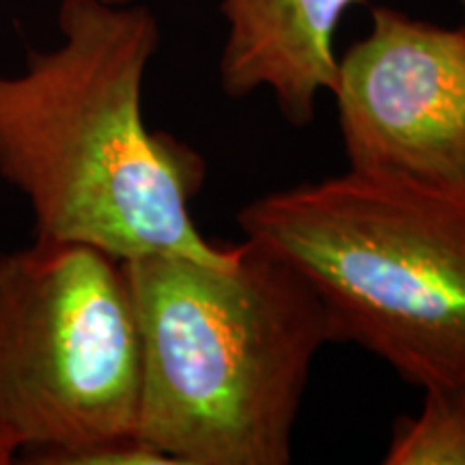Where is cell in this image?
<instances>
[{
	"instance_id": "cell-5",
	"label": "cell",
	"mask_w": 465,
	"mask_h": 465,
	"mask_svg": "<svg viewBox=\"0 0 465 465\" xmlns=\"http://www.w3.org/2000/svg\"><path fill=\"white\" fill-rule=\"evenodd\" d=\"M332 95L349 168L465 188V26L373 7Z\"/></svg>"
},
{
	"instance_id": "cell-8",
	"label": "cell",
	"mask_w": 465,
	"mask_h": 465,
	"mask_svg": "<svg viewBox=\"0 0 465 465\" xmlns=\"http://www.w3.org/2000/svg\"><path fill=\"white\" fill-rule=\"evenodd\" d=\"M17 457V452L11 449L9 444H5V441H0V465H9L14 463Z\"/></svg>"
},
{
	"instance_id": "cell-3",
	"label": "cell",
	"mask_w": 465,
	"mask_h": 465,
	"mask_svg": "<svg viewBox=\"0 0 465 465\" xmlns=\"http://www.w3.org/2000/svg\"><path fill=\"white\" fill-rule=\"evenodd\" d=\"M237 223L311 284L336 341L422 391L465 388V188L349 168L259 196Z\"/></svg>"
},
{
	"instance_id": "cell-2",
	"label": "cell",
	"mask_w": 465,
	"mask_h": 465,
	"mask_svg": "<svg viewBox=\"0 0 465 465\" xmlns=\"http://www.w3.org/2000/svg\"><path fill=\"white\" fill-rule=\"evenodd\" d=\"M143 347L136 438L173 465H287L317 353L336 341L323 302L263 243L229 261H125Z\"/></svg>"
},
{
	"instance_id": "cell-1",
	"label": "cell",
	"mask_w": 465,
	"mask_h": 465,
	"mask_svg": "<svg viewBox=\"0 0 465 465\" xmlns=\"http://www.w3.org/2000/svg\"><path fill=\"white\" fill-rule=\"evenodd\" d=\"M61 44L0 74V177L25 196L35 240L84 243L121 261L177 254L223 263L190 203L205 160L144 124V74L160 25L143 5L61 0Z\"/></svg>"
},
{
	"instance_id": "cell-6",
	"label": "cell",
	"mask_w": 465,
	"mask_h": 465,
	"mask_svg": "<svg viewBox=\"0 0 465 465\" xmlns=\"http://www.w3.org/2000/svg\"><path fill=\"white\" fill-rule=\"evenodd\" d=\"M369 0H223L226 39L220 84L229 97L272 91L291 125L312 121L322 93L339 80L336 33Z\"/></svg>"
},
{
	"instance_id": "cell-10",
	"label": "cell",
	"mask_w": 465,
	"mask_h": 465,
	"mask_svg": "<svg viewBox=\"0 0 465 465\" xmlns=\"http://www.w3.org/2000/svg\"><path fill=\"white\" fill-rule=\"evenodd\" d=\"M463 7H465V0H463ZM465 26V25H463Z\"/></svg>"
},
{
	"instance_id": "cell-4",
	"label": "cell",
	"mask_w": 465,
	"mask_h": 465,
	"mask_svg": "<svg viewBox=\"0 0 465 465\" xmlns=\"http://www.w3.org/2000/svg\"><path fill=\"white\" fill-rule=\"evenodd\" d=\"M143 347L125 261L37 242L0 257V441L31 463L136 438Z\"/></svg>"
},
{
	"instance_id": "cell-9",
	"label": "cell",
	"mask_w": 465,
	"mask_h": 465,
	"mask_svg": "<svg viewBox=\"0 0 465 465\" xmlns=\"http://www.w3.org/2000/svg\"><path fill=\"white\" fill-rule=\"evenodd\" d=\"M106 3H113V5H130V3H136V0H106Z\"/></svg>"
},
{
	"instance_id": "cell-7",
	"label": "cell",
	"mask_w": 465,
	"mask_h": 465,
	"mask_svg": "<svg viewBox=\"0 0 465 465\" xmlns=\"http://www.w3.org/2000/svg\"><path fill=\"white\" fill-rule=\"evenodd\" d=\"M386 465H465V388L424 391L418 416L394 424Z\"/></svg>"
}]
</instances>
